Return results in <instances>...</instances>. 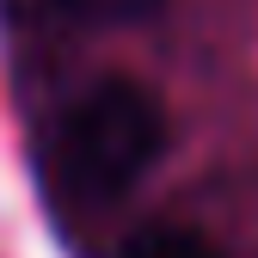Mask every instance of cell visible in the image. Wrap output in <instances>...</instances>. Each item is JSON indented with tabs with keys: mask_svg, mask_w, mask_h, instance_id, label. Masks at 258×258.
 I'll use <instances>...</instances> for the list:
<instances>
[{
	"mask_svg": "<svg viewBox=\"0 0 258 258\" xmlns=\"http://www.w3.org/2000/svg\"><path fill=\"white\" fill-rule=\"evenodd\" d=\"M160 148H166L160 99L129 74H105L43 123L37 178L55 209H105L160 160Z\"/></svg>",
	"mask_w": 258,
	"mask_h": 258,
	"instance_id": "cell-1",
	"label": "cell"
},
{
	"mask_svg": "<svg viewBox=\"0 0 258 258\" xmlns=\"http://www.w3.org/2000/svg\"><path fill=\"white\" fill-rule=\"evenodd\" d=\"M160 0H0V13L19 37H68V31H99L154 13Z\"/></svg>",
	"mask_w": 258,
	"mask_h": 258,
	"instance_id": "cell-2",
	"label": "cell"
},
{
	"mask_svg": "<svg viewBox=\"0 0 258 258\" xmlns=\"http://www.w3.org/2000/svg\"><path fill=\"white\" fill-rule=\"evenodd\" d=\"M111 258H221V246L184 221H148V228L123 234V246Z\"/></svg>",
	"mask_w": 258,
	"mask_h": 258,
	"instance_id": "cell-3",
	"label": "cell"
}]
</instances>
